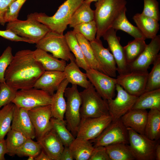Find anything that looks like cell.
<instances>
[{
	"mask_svg": "<svg viewBox=\"0 0 160 160\" xmlns=\"http://www.w3.org/2000/svg\"><path fill=\"white\" fill-rule=\"evenodd\" d=\"M144 135L151 140H159L160 138V110L151 109L148 112Z\"/></svg>",
	"mask_w": 160,
	"mask_h": 160,
	"instance_id": "f546056e",
	"label": "cell"
},
{
	"mask_svg": "<svg viewBox=\"0 0 160 160\" xmlns=\"http://www.w3.org/2000/svg\"><path fill=\"white\" fill-rule=\"evenodd\" d=\"M36 60L45 71H63L67 65L66 61L60 60L42 50L37 49L33 51Z\"/></svg>",
	"mask_w": 160,
	"mask_h": 160,
	"instance_id": "484cf974",
	"label": "cell"
},
{
	"mask_svg": "<svg viewBox=\"0 0 160 160\" xmlns=\"http://www.w3.org/2000/svg\"><path fill=\"white\" fill-rule=\"evenodd\" d=\"M50 120L52 128L62 142L64 146L69 147L75 137L66 127L65 121L53 117L51 118Z\"/></svg>",
	"mask_w": 160,
	"mask_h": 160,
	"instance_id": "8d00e7d4",
	"label": "cell"
},
{
	"mask_svg": "<svg viewBox=\"0 0 160 160\" xmlns=\"http://www.w3.org/2000/svg\"><path fill=\"white\" fill-rule=\"evenodd\" d=\"M27 0H15L11 4L4 16V25L6 23L13 21L18 19L19 12Z\"/></svg>",
	"mask_w": 160,
	"mask_h": 160,
	"instance_id": "7bdbcfd3",
	"label": "cell"
},
{
	"mask_svg": "<svg viewBox=\"0 0 160 160\" xmlns=\"http://www.w3.org/2000/svg\"><path fill=\"white\" fill-rule=\"evenodd\" d=\"M116 31L111 28L102 37L108 43L109 49L111 52L116 62L117 71L119 75H120L128 73L130 71L126 60L124 47L120 44V38L117 36Z\"/></svg>",
	"mask_w": 160,
	"mask_h": 160,
	"instance_id": "9a60e30c",
	"label": "cell"
},
{
	"mask_svg": "<svg viewBox=\"0 0 160 160\" xmlns=\"http://www.w3.org/2000/svg\"><path fill=\"white\" fill-rule=\"evenodd\" d=\"M11 129L20 132L27 138H36L35 129L29 116L28 110L16 105L13 114Z\"/></svg>",
	"mask_w": 160,
	"mask_h": 160,
	"instance_id": "d6986e66",
	"label": "cell"
},
{
	"mask_svg": "<svg viewBox=\"0 0 160 160\" xmlns=\"http://www.w3.org/2000/svg\"><path fill=\"white\" fill-rule=\"evenodd\" d=\"M36 44L37 49L50 52L55 57L66 61L75 57L71 52L63 34L50 31Z\"/></svg>",
	"mask_w": 160,
	"mask_h": 160,
	"instance_id": "8992f818",
	"label": "cell"
},
{
	"mask_svg": "<svg viewBox=\"0 0 160 160\" xmlns=\"http://www.w3.org/2000/svg\"><path fill=\"white\" fill-rule=\"evenodd\" d=\"M69 148L76 160H89L95 148L89 140L76 137Z\"/></svg>",
	"mask_w": 160,
	"mask_h": 160,
	"instance_id": "83f0119b",
	"label": "cell"
},
{
	"mask_svg": "<svg viewBox=\"0 0 160 160\" xmlns=\"http://www.w3.org/2000/svg\"><path fill=\"white\" fill-rule=\"evenodd\" d=\"M86 71L88 80L103 98L107 100L113 98L117 84L116 78L92 68Z\"/></svg>",
	"mask_w": 160,
	"mask_h": 160,
	"instance_id": "4fadbf2b",
	"label": "cell"
},
{
	"mask_svg": "<svg viewBox=\"0 0 160 160\" xmlns=\"http://www.w3.org/2000/svg\"><path fill=\"white\" fill-rule=\"evenodd\" d=\"M111 160H136L129 144L118 143L105 146Z\"/></svg>",
	"mask_w": 160,
	"mask_h": 160,
	"instance_id": "d6a6232c",
	"label": "cell"
},
{
	"mask_svg": "<svg viewBox=\"0 0 160 160\" xmlns=\"http://www.w3.org/2000/svg\"><path fill=\"white\" fill-rule=\"evenodd\" d=\"M160 110V89L145 92L138 97L132 109Z\"/></svg>",
	"mask_w": 160,
	"mask_h": 160,
	"instance_id": "4316f807",
	"label": "cell"
},
{
	"mask_svg": "<svg viewBox=\"0 0 160 160\" xmlns=\"http://www.w3.org/2000/svg\"><path fill=\"white\" fill-rule=\"evenodd\" d=\"M65 79L63 71H45L33 87L41 89L52 95Z\"/></svg>",
	"mask_w": 160,
	"mask_h": 160,
	"instance_id": "44dd1931",
	"label": "cell"
},
{
	"mask_svg": "<svg viewBox=\"0 0 160 160\" xmlns=\"http://www.w3.org/2000/svg\"><path fill=\"white\" fill-rule=\"evenodd\" d=\"M148 114L146 110L131 109L120 119L126 128H130L138 133L144 134Z\"/></svg>",
	"mask_w": 160,
	"mask_h": 160,
	"instance_id": "7402d4cb",
	"label": "cell"
},
{
	"mask_svg": "<svg viewBox=\"0 0 160 160\" xmlns=\"http://www.w3.org/2000/svg\"><path fill=\"white\" fill-rule=\"evenodd\" d=\"M112 121L110 115L97 117L81 118L76 137L93 140L97 137Z\"/></svg>",
	"mask_w": 160,
	"mask_h": 160,
	"instance_id": "8fae6325",
	"label": "cell"
},
{
	"mask_svg": "<svg viewBox=\"0 0 160 160\" xmlns=\"http://www.w3.org/2000/svg\"><path fill=\"white\" fill-rule=\"evenodd\" d=\"M132 19L146 39H152L157 35L160 26L158 21L139 13L135 14Z\"/></svg>",
	"mask_w": 160,
	"mask_h": 160,
	"instance_id": "d4e9b609",
	"label": "cell"
},
{
	"mask_svg": "<svg viewBox=\"0 0 160 160\" xmlns=\"http://www.w3.org/2000/svg\"><path fill=\"white\" fill-rule=\"evenodd\" d=\"M6 29L29 40L33 44L37 42L50 31L47 26L35 19L31 13L27 15L25 20L17 19L8 22Z\"/></svg>",
	"mask_w": 160,
	"mask_h": 160,
	"instance_id": "5b68a950",
	"label": "cell"
},
{
	"mask_svg": "<svg viewBox=\"0 0 160 160\" xmlns=\"http://www.w3.org/2000/svg\"><path fill=\"white\" fill-rule=\"evenodd\" d=\"M94 10L91 8L90 4L84 1L74 13L68 25L73 28L80 24L94 20Z\"/></svg>",
	"mask_w": 160,
	"mask_h": 160,
	"instance_id": "836d02e7",
	"label": "cell"
},
{
	"mask_svg": "<svg viewBox=\"0 0 160 160\" xmlns=\"http://www.w3.org/2000/svg\"><path fill=\"white\" fill-rule=\"evenodd\" d=\"M70 61V63L67 64L63 71L65 79L72 85H78L84 89L89 88L91 84L87 79L86 73L80 70L75 62V57Z\"/></svg>",
	"mask_w": 160,
	"mask_h": 160,
	"instance_id": "cb8c5ba5",
	"label": "cell"
},
{
	"mask_svg": "<svg viewBox=\"0 0 160 160\" xmlns=\"http://www.w3.org/2000/svg\"><path fill=\"white\" fill-rule=\"evenodd\" d=\"M147 45L145 40L135 39L129 41L126 45L123 47L128 64L133 62L140 55Z\"/></svg>",
	"mask_w": 160,
	"mask_h": 160,
	"instance_id": "d590c367",
	"label": "cell"
},
{
	"mask_svg": "<svg viewBox=\"0 0 160 160\" xmlns=\"http://www.w3.org/2000/svg\"><path fill=\"white\" fill-rule=\"evenodd\" d=\"M15 105L11 103L0 109V140L4 139L11 129Z\"/></svg>",
	"mask_w": 160,
	"mask_h": 160,
	"instance_id": "e575fe53",
	"label": "cell"
},
{
	"mask_svg": "<svg viewBox=\"0 0 160 160\" xmlns=\"http://www.w3.org/2000/svg\"><path fill=\"white\" fill-rule=\"evenodd\" d=\"M28 160H35V157L33 156H29L28 157Z\"/></svg>",
	"mask_w": 160,
	"mask_h": 160,
	"instance_id": "11a10c76",
	"label": "cell"
},
{
	"mask_svg": "<svg viewBox=\"0 0 160 160\" xmlns=\"http://www.w3.org/2000/svg\"><path fill=\"white\" fill-rule=\"evenodd\" d=\"M7 150L5 140L4 139L0 140V160H4V155L7 154Z\"/></svg>",
	"mask_w": 160,
	"mask_h": 160,
	"instance_id": "f907efd6",
	"label": "cell"
},
{
	"mask_svg": "<svg viewBox=\"0 0 160 160\" xmlns=\"http://www.w3.org/2000/svg\"><path fill=\"white\" fill-rule=\"evenodd\" d=\"M155 155V160H160V144L158 143L156 146Z\"/></svg>",
	"mask_w": 160,
	"mask_h": 160,
	"instance_id": "f5cc1de1",
	"label": "cell"
},
{
	"mask_svg": "<svg viewBox=\"0 0 160 160\" xmlns=\"http://www.w3.org/2000/svg\"><path fill=\"white\" fill-rule=\"evenodd\" d=\"M35 160H52L51 158L43 150L35 157Z\"/></svg>",
	"mask_w": 160,
	"mask_h": 160,
	"instance_id": "816d5d0a",
	"label": "cell"
},
{
	"mask_svg": "<svg viewBox=\"0 0 160 160\" xmlns=\"http://www.w3.org/2000/svg\"><path fill=\"white\" fill-rule=\"evenodd\" d=\"M33 139L27 138L25 141L16 150L15 154L20 157L37 156L42 150L39 144Z\"/></svg>",
	"mask_w": 160,
	"mask_h": 160,
	"instance_id": "ab89813d",
	"label": "cell"
},
{
	"mask_svg": "<svg viewBox=\"0 0 160 160\" xmlns=\"http://www.w3.org/2000/svg\"><path fill=\"white\" fill-rule=\"evenodd\" d=\"M89 160H111L105 146L95 147Z\"/></svg>",
	"mask_w": 160,
	"mask_h": 160,
	"instance_id": "bcb514c9",
	"label": "cell"
},
{
	"mask_svg": "<svg viewBox=\"0 0 160 160\" xmlns=\"http://www.w3.org/2000/svg\"><path fill=\"white\" fill-rule=\"evenodd\" d=\"M15 0H0V23L4 25L3 18L4 15L11 4Z\"/></svg>",
	"mask_w": 160,
	"mask_h": 160,
	"instance_id": "c3c4849f",
	"label": "cell"
},
{
	"mask_svg": "<svg viewBox=\"0 0 160 160\" xmlns=\"http://www.w3.org/2000/svg\"><path fill=\"white\" fill-rule=\"evenodd\" d=\"M64 96L66 98L64 115L66 125L68 130L75 137L81 119L80 110L81 100L77 86L72 85L71 87H67Z\"/></svg>",
	"mask_w": 160,
	"mask_h": 160,
	"instance_id": "52a82bcc",
	"label": "cell"
},
{
	"mask_svg": "<svg viewBox=\"0 0 160 160\" xmlns=\"http://www.w3.org/2000/svg\"><path fill=\"white\" fill-rule=\"evenodd\" d=\"M52 95L34 87L17 91L12 103L18 107L29 110L36 107L50 105Z\"/></svg>",
	"mask_w": 160,
	"mask_h": 160,
	"instance_id": "9c48e42d",
	"label": "cell"
},
{
	"mask_svg": "<svg viewBox=\"0 0 160 160\" xmlns=\"http://www.w3.org/2000/svg\"><path fill=\"white\" fill-rule=\"evenodd\" d=\"M127 8L122 10L113 22L111 27L117 31L121 30L124 31L134 37L135 39L146 38L137 27L132 25L127 19L126 15Z\"/></svg>",
	"mask_w": 160,
	"mask_h": 160,
	"instance_id": "f1b7e54d",
	"label": "cell"
},
{
	"mask_svg": "<svg viewBox=\"0 0 160 160\" xmlns=\"http://www.w3.org/2000/svg\"><path fill=\"white\" fill-rule=\"evenodd\" d=\"M0 36L9 40L15 41H23L30 44H33L29 40L21 37L11 30L6 29L0 30Z\"/></svg>",
	"mask_w": 160,
	"mask_h": 160,
	"instance_id": "7dc6e473",
	"label": "cell"
},
{
	"mask_svg": "<svg viewBox=\"0 0 160 160\" xmlns=\"http://www.w3.org/2000/svg\"><path fill=\"white\" fill-rule=\"evenodd\" d=\"M128 131L129 145L137 160H155V151L159 140H151L144 134L130 128Z\"/></svg>",
	"mask_w": 160,
	"mask_h": 160,
	"instance_id": "ba28073f",
	"label": "cell"
},
{
	"mask_svg": "<svg viewBox=\"0 0 160 160\" xmlns=\"http://www.w3.org/2000/svg\"><path fill=\"white\" fill-rule=\"evenodd\" d=\"M148 71H131L116 78L117 84L129 94L138 97L145 92Z\"/></svg>",
	"mask_w": 160,
	"mask_h": 160,
	"instance_id": "5bb4252c",
	"label": "cell"
},
{
	"mask_svg": "<svg viewBox=\"0 0 160 160\" xmlns=\"http://www.w3.org/2000/svg\"><path fill=\"white\" fill-rule=\"evenodd\" d=\"M116 90L117 92L116 97L107 100L109 114L113 121L120 119L132 109L138 97L129 94L117 84Z\"/></svg>",
	"mask_w": 160,
	"mask_h": 160,
	"instance_id": "7c38bea8",
	"label": "cell"
},
{
	"mask_svg": "<svg viewBox=\"0 0 160 160\" xmlns=\"http://www.w3.org/2000/svg\"><path fill=\"white\" fill-rule=\"evenodd\" d=\"M99 0H85L84 1L86 3L89 4H91V3L93 1L97 2Z\"/></svg>",
	"mask_w": 160,
	"mask_h": 160,
	"instance_id": "db71d44e",
	"label": "cell"
},
{
	"mask_svg": "<svg viewBox=\"0 0 160 160\" xmlns=\"http://www.w3.org/2000/svg\"><path fill=\"white\" fill-rule=\"evenodd\" d=\"M126 0H99L95 4L94 20L97 32L96 38L100 39L121 12L126 8Z\"/></svg>",
	"mask_w": 160,
	"mask_h": 160,
	"instance_id": "3957f363",
	"label": "cell"
},
{
	"mask_svg": "<svg viewBox=\"0 0 160 160\" xmlns=\"http://www.w3.org/2000/svg\"><path fill=\"white\" fill-rule=\"evenodd\" d=\"M160 49V35L151 39L140 55L134 61L128 64L129 70L147 71L159 55Z\"/></svg>",
	"mask_w": 160,
	"mask_h": 160,
	"instance_id": "e0dca14e",
	"label": "cell"
},
{
	"mask_svg": "<svg viewBox=\"0 0 160 160\" xmlns=\"http://www.w3.org/2000/svg\"><path fill=\"white\" fill-rule=\"evenodd\" d=\"M28 113L37 140L52 128L50 120L52 116L50 105L35 107L28 110Z\"/></svg>",
	"mask_w": 160,
	"mask_h": 160,
	"instance_id": "2e32d148",
	"label": "cell"
},
{
	"mask_svg": "<svg viewBox=\"0 0 160 160\" xmlns=\"http://www.w3.org/2000/svg\"><path fill=\"white\" fill-rule=\"evenodd\" d=\"M153 64L152 68L148 74L145 92L160 89V54Z\"/></svg>",
	"mask_w": 160,
	"mask_h": 160,
	"instance_id": "f35d334b",
	"label": "cell"
},
{
	"mask_svg": "<svg viewBox=\"0 0 160 160\" xmlns=\"http://www.w3.org/2000/svg\"><path fill=\"white\" fill-rule=\"evenodd\" d=\"M14 57L12 52V48L7 47L0 56V82H6L5 73L8 66Z\"/></svg>",
	"mask_w": 160,
	"mask_h": 160,
	"instance_id": "f6af8a7d",
	"label": "cell"
},
{
	"mask_svg": "<svg viewBox=\"0 0 160 160\" xmlns=\"http://www.w3.org/2000/svg\"><path fill=\"white\" fill-rule=\"evenodd\" d=\"M81 118L97 117L109 115L107 100L104 99L92 84L80 92Z\"/></svg>",
	"mask_w": 160,
	"mask_h": 160,
	"instance_id": "277c9868",
	"label": "cell"
},
{
	"mask_svg": "<svg viewBox=\"0 0 160 160\" xmlns=\"http://www.w3.org/2000/svg\"><path fill=\"white\" fill-rule=\"evenodd\" d=\"M84 0H66L59 7L55 14L51 16L42 13L34 12L31 14L50 31L63 34L74 13Z\"/></svg>",
	"mask_w": 160,
	"mask_h": 160,
	"instance_id": "7a4b0ae2",
	"label": "cell"
},
{
	"mask_svg": "<svg viewBox=\"0 0 160 160\" xmlns=\"http://www.w3.org/2000/svg\"><path fill=\"white\" fill-rule=\"evenodd\" d=\"M64 35L70 50L75 57L76 64L85 71L89 69L90 68L85 60L76 33L71 31H68Z\"/></svg>",
	"mask_w": 160,
	"mask_h": 160,
	"instance_id": "4dcf8cb0",
	"label": "cell"
},
{
	"mask_svg": "<svg viewBox=\"0 0 160 160\" xmlns=\"http://www.w3.org/2000/svg\"><path fill=\"white\" fill-rule=\"evenodd\" d=\"M74 159V158L69 147L64 146L61 155L60 160H73Z\"/></svg>",
	"mask_w": 160,
	"mask_h": 160,
	"instance_id": "681fc988",
	"label": "cell"
},
{
	"mask_svg": "<svg viewBox=\"0 0 160 160\" xmlns=\"http://www.w3.org/2000/svg\"><path fill=\"white\" fill-rule=\"evenodd\" d=\"M76 36L90 68L106 74L96 57L90 42L80 33H76Z\"/></svg>",
	"mask_w": 160,
	"mask_h": 160,
	"instance_id": "1f68e13d",
	"label": "cell"
},
{
	"mask_svg": "<svg viewBox=\"0 0 160 160\" xmlns=\"http://www.w3.org/2000/svg\"><path fill=\"white\" fill-rule=\"evenodd\" d=\"M143 1L144 7L141 14L159 21L160 20V14L158 1L157 0H143Z\"/></svg>",
	"mask_w": 160,
	"mask_h": 160,
	"instance_id": "ee69618b",
	"label": "cell"
},
{
	"mask_svg": "<svg viewBox=\"0 0 160 160\" xmlns=\"http://www.w3.org/2000/svg\"><path fill=\"white\" fill-rule=\"evenodd\" d=\"M94 147L106 146L118 143L129 144L128 131L120 119L112 122L96 138L92 140Z\"/></svg>",
	"mask_w": 160,
	"mask_h": 160,
	"instance_id": "30bf717a",
	"label": "cell"
},
{
	"mask_svg": "<svg viewBox=\"0 0 160 160\" xmlns=\"http://www.w3.org/2000/svg\"><path fill=\"white\" fill-rule=\"evenodd\" d=\"M17 91L6 82H0V109L2 107L12 103Z\"/></svg>",
	"mask_w": 160,
	"mask_h": 160,
	"instance_id": "b9f144b4",
	"label": "cell"
},
{
	"mask_svg": "<svg viewBox=\"0 0 160 160\" xmlns=\"http://www.w3.org/2000/svg\"><path fill=\"white\" fill-rule=\"evenodd\" d=\"M72 31L75 33L80 34L90 42L96 39L97 28L94 20L78 25L73 28Z\"/></svg>",
	"mask_w": 160,
	"mask_h": 160,
	"instance_id": "60d3db41",
	"label": "cell"
},
{
	"mask_svg": "<svg viewBox=\"0 0 160 160\" xmlns=\"http://www.w3.org/2000/svg\"><path fill=\"white\" fill-rule=\"evenodd\" d=\"M37 140L42 150L52 160H60L64 146L53 128Z\"/></svg>",
	"mask_w": 160,
	"mask_h": 160,
	"instance_id": "ffe728a7",
	"label": "cell"
},
{
	"mask_svg": "<svg viewBox=\"0 0 160 160\" xmlns=\"http://www.w3.org/2000/svg\"><path fill=\"white\" fill-rule=\"evenodd\" d=\"M96 57L105 73L111 77L116 76L117 68L114 58L108 49L103 46L100 39L90 42Z\"/></svg>",
	"mask_w": 160,
	"mask_h": 160,
	"instance_id": "ac0fdd59",
	"label": "cell"
},
{
	"mask_svg": "<svg viewBox=\"0 0 160 160\" xmlns=\"http://www.w3.org/2000/svg\"><path fill=\"white\" fill-rule=\"evenodd\" d=\"M5 140L7 153L9 155L14 156L17 149L26 140L27 138L23 133L11 129L7 134Z\"/></svg>",
	"mask_w": 160,
	"mask_h": 160,
	"instance_id": "74e56055",
	"label": "cell"
},
{
	"mask_svg": "<svg viewBox=\"0 0 160 160\" xmlns=\"http://www.w3.org/2000/svg\"><path fill=\"white\" fill-rule=\"evenodd\" d=\"M45 71L35 59L33 51L19 50L6 71V82L17 90L33 88Z\"/></svg>",
	"mask_w": 160,
	"mask_h": 160,
	"instance_id": "6da1fadb",
	"label": "cell"
},
{
	"mask_svg": "<svg viewBox=\"0 0 160 160\" xmlns=\"http://www.w3.org/2000/svg\"><path fill=\"white\" fill-rule=\"evenodd\" d=\"M69 83L66 79L62 82L56 92L52 95L50 105L52 117L62 121H64L66 105L64 92Z\"/></svg>",
	"mask_w": 160,
	"mask_h": 160,
	"instance_id": "603a6c76",
	"label": "cell"
}]
</instances>
